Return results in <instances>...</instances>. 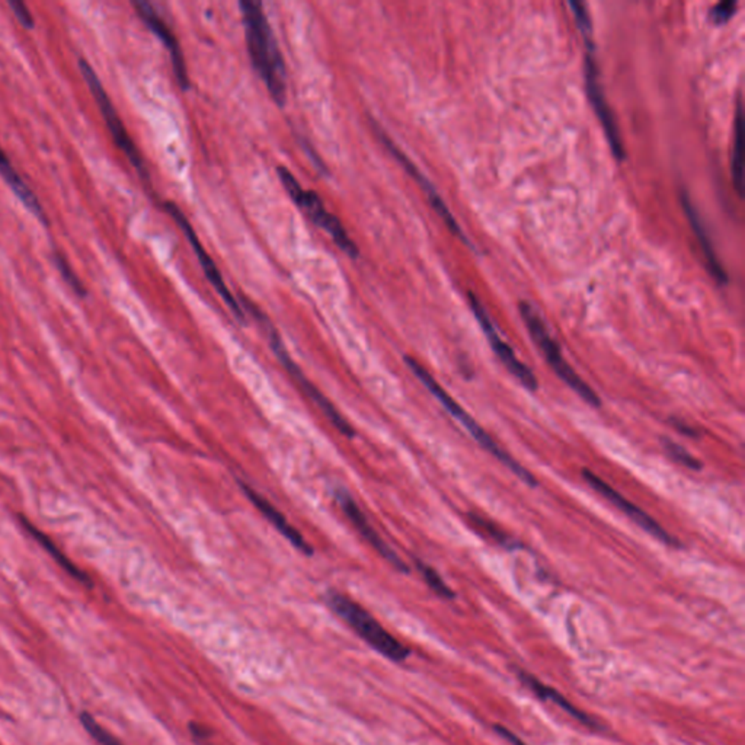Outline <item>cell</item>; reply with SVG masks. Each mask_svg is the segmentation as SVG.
<instances>
[{
	"instance_id": "obj_1",
	"label": "cell",
	"mask_w": 745,
	"mask_h": 745,
	"mask_svg": "<svg viewBox=\"0 0 745 745\" xmlns=\"http://www.w3.org/2000/svg\"><path fill=\"white\" fill-rule=\"evenodd\" d=\"M239 6L242 11L250 61L273 99L278 105H284L287 98L286 66L264 8L254 0H242Z\"/></svg>"
},
{
	"instance_id": "obj_2",
	"label": "cell",
	"mask_w": 745,
	"mask_h": 745,
	"mask_svg": "<svg viewBox=\"0 0 745 745\" xmlns=\"http://www.w3.org/2000/svg\"><path fill=\"white\" fill-rule=\"evenodd\" d=\"M405 361H407L408 367L411 369L412 373L418 377L419 382L427 387L430 393L441 403V407L473 437L476 443H479L487 453H491L503 466H507L527 487H537L536 478L527 469L524 468L523 464H519L508 451L503 450L500 444L495 443L491 435L485 432L482 425L466 409H464L459 402H456L455 399L451 398L443 387L440 386V383L432 377V373L425 367L421 366L412 357H405Z\"/></svg>"
},
{
	"instance_id": "obj_3",
	"label": "cell",
	"mask_w": 745,
	"mask_h": 745,
	"mask_svg": "<svg viewBox=\"0 0 745 745\" xmlns=\"http://www.w3.org/2000/svg\"><path fill=\"white\" fill-rule=\"evenodd\" d=\"M327 603L337 616L341 617L363 641L382 654L383 657L395 662H402L409 657V649L400 644L395 637H392L366 608L351 600L350 597L344 596L341 592L329 591L327 594Z\"/></svg>"
},
{
	"instance_id": "obj_4",
	"label": "cell",
	"mask_w": 745,
	"mask_h": 745,
	"mask_svg": "<svg viewBox=\"0 0 745 745\" xmlns=\"http://www.w3.org/2000/svg\"><path fill=\"white\" fill-rule=\"evenodd\" d=\"M520 313L526 327H527L528 334L536 344L540 353L543 354L544 360L548 361L551 369L555 371L556 376L567 386L571 387L572 391L575 392L576 395L580 396L583 400L589 403L590 407L600 408L601 399L584 380L581 379V376L565 360L559 344L556 343V339L549 332L546 322L540 316L536 307L532 306L530 303L521 302Z\"/></svg>"
},
{
	"instance_id": "obj_5",
	"label": "cell",
	"mask_w": 745,
	"mask_h": 745,
	"mask_svg": "<svg viewBox=\"0 0 745 745\" xmlns=\"http://www.w3.org/2000/svg\"><path fill=\"white\" fill-rule=\"evenodd\" d=\"M278 177L281 179L284 190L293 198V202L305 211L307 218H311L312 222L319 226L321 229L325 230L339 250L350 255L351 258H357L359 257V248L355 245L354 241L350 238L347 229L344 227L343 223L339 222V218L328 211L327 207L323 204L322 198L319 197L314 191L305 190L300 186V182L296 179L295 175L291 174L287 168H278Z\"/></svg>"
},
{
	"instance_id": "obj_6",
	"label": "cell",
	"mask_w": 745,
	"mask_h": 745,
	"mask_svg": "<svg viewBox=\"0 0 745 745\" xmlns=\"http://www.w3.org/2000/svg\"><path fill=\"white\" fill-rule=\"evenodd\" d=\"M246 306L252 309V313H254L255 318L258 319V322L261 323L264 329H266V335H268L271 348L274 351V354L277 355L278 361L282 364V367L286 369L287 373H289V375L293 377V380L297 383V386L302 389L303 393H305L307 398L311 399L312 402H313L314 405H316V407L323 412V416L329 419L332 425H334V427L337 428L341 434L345 435L348 439H353L355 434L354 428L351 427L347 419L341 416V412L334 407V403L330 402L329 399L323 395L322 392L319 391L318 387L314 386L311 380L307 379L306 375L303 373L302 369L295 363V360L291 359L290 354H289V351H287V348L284 347V344H282L281 337L278 335L275 328L271 325L270 321H268V319L264 316V313H261L257 307L252 306V305L250 306V305L246 303Z\"/></svg>"
},
{
	"instance_id": "obj_7",
	"label": "cell",
	"mask_w": 745,
	"mask_h": 745,
	"mask_svg": "<svg viewBox=\"0 0 745 745\" xmlns=\"http://www.w3.org/2000/svg\"><path fill=\"white\" fill-rule=\"evenodd\" d=\"M79 69H81L82 76L85 79L86 85L91 89L93 99L97 101L98 108L101 111L105 124L108 127L109 134L113 136L114 143L129 159L130 163L133 165L134 170H138L140 177L147 179L149 175H147V170H146L145 161H143L140 152L134 145V141L127 133L122 118L118 115L117 109L114 107L113 101L109 99L108 93L102 85L101 79L98 77L97 72L93 70L92 66L89 65L85 59H79Z\"/></svg>"
},
{
	"instance_id": "obj_8",
	"label": "cell",
	"mask_w": 745,
	"mask_h": 745,
	"mask_svg": "<svg viewBox=\"0 0 745 745\" xmlns=\"http://www.w3.org/2000/svg\"><path fill=\"white\" fill-rule=\"evenodd\" d=\"M163 207H165L166 213L174 218L178 227L184 232L186 238L188 239V242H190L191 248H193L194 252L197 255L198 262L202 264V271H204V274H206L210 284L214 287V290L218 291V296L225 300L230 311L234 312V316L241 322H245V313H243L242 307H241V303L238 302V298L232 295V291L229 290V287L226 284L225 280H223V275L220 274V271H218V266L214 264L213 258L207 254L204 246L200 242V239L197 238V234L194 232L193 226L188 222L186 214L182 213L181 209L177 204H174V202H163Z\"/></svg>"
},
{
	"instance_id": "obj_9",
	"label": "cell",
	"mask_w": 745,
	"mask_h": 745,
	"mask_svg": "<svg viewBox=\"0 0 745 745\" xmlns=\"http://www.w3.org/2000/svg\"><path fill=\"white\" fill-rule=\"evenodd\" d=\"M581 475L594 491L598 492L601 496H605L606 500L612 503L617 510H621L629 520L644 528L645 532L655 537L658 542L667 544V546H677L678 544L676 537L671 536L658 521L654 520L653 517L646 514L644 510H641L635 503H630L628 498H624L614 487L606 484L605 480L598 478L594 472L590 471V469H583Z\"/></svg>"
},
{
	"instance_id": "obj_10",
	"label": "cell",
	"mask_w": 745,
	"mask_h": 745,
	"mask_svg": "<svg viewBox=\"0 0 745 745\" xmlns=\"http://www.w3.org/2000/svg\"><path fill=\"white\" fill-rule=\"evenodd\" d=\"M469 297H471L472 311L475 313L476 321L479 322L480 328H482L485 335H487V341H489V345H491L492 350L495 353L496 357L501 360V363L505 366V369L524 387H527L530 392H536L539 389V382H537L536 375L523 361L517 359L514 350L501 338L500 334L494 328V323H492L489 314L487 313L484 306L480 305L479 300L473 295L469 296Z\"/></svg>"
},
{
	"instance_id": "obj_11",
	"label": "cell",
	"mask_w": 745,
	"mask_h": 745,
	"mask_svg": "<svg viewBox=\"0 0 745 745\" xmlns=\"http://www.w3.org/2000/svg\"><path fill=\"white\" fill-rule=\"evenodd\" d=\"M335 498H337V503H338L339 507L343 510L344 514L348 517V520L357 528V532L363 536V539L366 540L367 543L370 544L371 548L375 549L376 552L382 556L383 559H386L398 571L409 572L408 565L382 539L379 533L376 532V528L371 526L366 514L361 511L359 503L353 500V496L347 491L338 489V491L335 492Z\"/></svg>"
},
{
	"instance_id": "obj_12",
	"label": "cell",
	"mask_w": 745,
	"mask_h": 745,
	"mask_svg": "<svg viewBox=\"0 0 745 745\" xmlns=\"http://www.w3.org/2000/svg\"><path fill=\"white\" fill-rule=\"evenodd\" d=\"M133 8L136 9L139 18L145 22L146 27L162 41V44L165 45L166 50L170 52L172 67H174L175 76H177L179 86L182 89L190 88V79H188V73H186L184 54H182L181 47H179V43H178L175 34L172 33V29L168 27L165 20H162L161 15L156 12V9L147 2H140V0L133 2Z\"/></svg>"
},
{
	"instance_id": "obj_13",
	"label": "cell",
	"mask_w": 745,
	"mask_h": 745,
	"mask_svg": "<svg viewBox=\"0 0 745 745\" xmlns=\"http://www.w3.org/2000/svg\"><path fill=\"white\" fill-rule=\"evenodd\" d=\"M585 79H587L590 99H591L592 107L596 109L597 117H598L601 124L605 127L606 136H607L610 147H612L613 152L616 155L617 159H623V146H622L619 130H617L612 109H610L607 101H606L605 92H603L600 81H598L596 61H594V59L590 54L585 59Z\"/></svg>"
},
{
	"instance_id": "obj_14",
	"label": "cell",
	"mask_w": 745,
	"mask_h": 745,
	"mask_svg": "<svg viewBox=\"0 0 745 745\" xmlns=\"http://www.w3.org/2000/svg\"><path fill=\"white\" fill-rule=\"evenodd\" d=\"M376 131H377V136H380V140L383 141V145L386 146L387 150L392 152V155H393V156L400 162V165H402L403 168H405V170L412 175V178L418 182L421 188H423L424 193L427 194L428 200L432 202V206L434 207L435 211L439 213L440 218H443L446 225L450 227L451 232L457 234V236H459L462 241H464V242H468V239L464 238V232L460 229L459 225L456 223L455 218L451 216L450 210H448V207L444 204L443 198L440 197V194L435 191L432 182L428 181L425 175L419 172L418 168H416V166L414 165V163H412V162L409 161V159H408V157L405 156V155H403L395 145H393V141L387 138L386 134L383 133L382 130H380V127H377V125H376Z\"/></svg>"
},
{
	"instance_id": "obj_15",
	"label": "cell",
	"mask_w": 745,
	"mask_h": 745,
	"mask_svg": "<svg viewBox=\"0 0 745 745\" xmlns=\"http://www.w3.org/2000/svg\"><path fill=\"white\" fill-rule=\"evenodd\" d=\"M241 487H242V491L245 492V495L248 496V500L254 503L255 507H257V510L261 512L262 516L266 517V520L270 521V523L277 528V532L280 533L281 536L286 537V539L289 540V542H290L296 549H298V551L305 553V555H313V549H312L311 544L307 543L305 537L298 533L297 528L293 527V526L287 521L286 517L282 516L281 512L278 511L277 508H275L273 503H268L264 496L259 495L258 492L254 491L252 487H248V485L243 484V482H241Z\"/></svg>"
},
{
	"instance_id": "obj_16",
	"label": "cell",
	"mask_w": 745,
	"mask_h": 745,
	"mask_svg": "<svg viewBox=\"0 0 745 745\" xmlns=\"http://www.w3.org/2000/svg\"><path fill=\"white\" fill-rule=\"evenodd\" d=\"M0 177L8 184L9 188L13 191V194L20 198V202L24 204L31 213L36 216L38 220L44 226H49V218L45 214L44 209L38 202L34 191L25 184L24 179L18 174L17 170L13 168L12 163L9 161V157L4 154V150L0 146Z\"/></svg>"
},
{
	"instance_id": "obj_17",
	"label": "cell",
	"mask_w": 745,
	"mask_h": 745,
	"mask_svg": "<svg viewBox=\"0 0 745 745\" xmlns=\"http://www.w3.org/2000/svg\"><path fill=\"white\" fill-rule=\"evenodd\" d=\"M683 206H685L686 214L689 218L692 227H693L694 234H696L699 242H701V250L705 252L706 259H708V266L712 271L713 277L717 278L719 282H726L725 271L722 268L721 262L717 259V252L713 250L712 241L710 236L706 232L705 225L701 222V214L697 213L693 204L690 202L689 197H683Z\"/></svg>"
},
{
	"instance_id": "obj_18",
	"label": "cell",
	"mask_w": 745,
	"mask_h": 745,
	"mask_svg": "<svg viewBox=\"0 0 745 745\" xmlns=\"http://www.w3.org/2000/svg\"><path fill=\"white\" fill-rule=\"evenodd\" d=\"M20 523H22L29 536L33 537L36 543L44 549L45 552L50 553L52 559L56 560L57 564L60 565L61 568L65 569L70 576H73L75 580L81 581L82 584H91V580H89L85 572L77 568L76 565L73 564L72 560L61 552L60 549L57 548V544L47 535L41 532L40 528L36 527L33 523H29L25 517H20Z\"/></svg>"
},
{
	"instance_id": "obj_19",
	"label": "cell",
	"mask_w": 745,
	"mask_h": 745,
	"mask_svg": "<svg viewBox=\"0 0 745 745\" xmlns=\"http://www.w3.org/2000/svg\"><path fill=\"white\" fill-rule=\"evenodd\" d=\"M519 677H520V680L523 681L524 685L527 686L528 689L532 690L533 693H536L540 699L553 701L556 706H559L560 709H564L565 712L569 713L572 717H575L576 721H580L584 725L596 726V722H592L591 717H587L583 710L572 705L571 701H568V699H565V696H562L558 690L552 689L551 686L540 683L537 678L530 676V674L524 673V671H519Z\"/></svg>"
},
{
	"instance_id": "obj_20",
	"label": "cell",
	"mask_w": 745,
	"mask_h": 745,
	"mask_svg": "<svg viewBox=\"0 0 745 745\" xmlns=\"http://www.w3.org/2000/svg\"><path fill=\"white\" fill-rule=\"evenodd\" d=\"M733 181L735 190L741 195L744 194V115H742L741 102H738L735 122H733Z\"/></svg>"
},
{
	"instance_id": "obj_21",
	"label": "cell",
	"mask_w": 745,
	"mask_h": 745,
	"mask_svg": "<svg viewBox=\"0 0 745 745\" xmlns=\"http://www.w3.org/2000/svg\"><path fill=\"white\" fill-rule=\"evenodd\" d=\"M416 568H418V571L421 572L424 581L427 583L428 587H430V589H432L437 596L448 598V600H453V598H455V592H453V590H451L450 587L444 583L443 578L439 575V572L435 571L434 568H432L430 565L424 564L423 560L416 559Z\"/></svg>"
},
{
	"instance_id": "obj_22",
	"label": "cell",
	"mask_w": 745,
	"mask_h": 745,
	"mask_svg": "<svg viewBox=\"0 0 745 745\" xmlns=\"http://www.w3.org/2000/svg\"><path fill=\"white\" fill-rule=\"evenodd\" d=\"M661 444H662V448H664L665 453L669 455V457L677 462V464H683L685 468L692 469V471H701V460L696 459L692 453L686 450L683 446L680 444L676 443L673 440L667 439H661Z\"/></svg>"
},
{
	"instance_id": "obj_23",
	"label": "cell",
	"mask_w": 745,
	"mask_h": 745,
	"mask_svg": "<svg viewBox=\"0 0 745 745\" xmlns=\"http://www.w3.org/2000/svg\"><path fill=\"white\" fill-rule=\"evenodd\" d=\"M81 722L83 728L88 731L89 735L101 745H123L118 741L117 738L114 737L113 733H108L104 726L99 725L95 717H91L89 713L83 712L81 715Z\"/></svg>"
},
{
	"instance_id": "obj_24",
	"label": "cell",
	"mask_w": 745,
	"mask_h": 745,
	"mask_svg": "<svg viewBox=\"0 0 745 745\" xmlns=\"http://www.w3.org/2000/svg\"><path fill=\"white\" fill-rule=\"evenodd\" d=\"M52 259H54L57 270L60 273L63 280L69 284L70 289H72V290L75 291L79 297H85V296L88 295V293H86L85 286L82 284L81 280H79L77 275L75 274V271L70 268L69 262L66 261L65 257L56 250Z\"/></svg>"
},
{
	"instance_id": "obj_25",
	"label": "cell",
	"mask_w": 745,
	"mask_h": 745,
	"mask_svg": "<svg viewBox=\"0 0 745 745\" xmlns=\"http://www.w3.org/2000/svg\"><path fill=\"white\" fill-rule=\"evenodd\" d=\"M569 6H571L572 12H574V17H575L576 25H578L581 34L584 36L585 43L589 45V49L591 50L592 24L589 11H587V6L584 4H581V2H575V0L569 2Z\"/></svg>"
},
{
	"instance_id": "obj_26",
	"label": "cell",
	"mask_w": 745,
	"mask_h": 745,
	"mask_svg": "<svg viewBox=\"0 0 745 745\" xmlns=\"http://www.w3.org/2000/svg\"><path fill=\"white\" fill-rule=\"evenodd\" d=\"M735 9H737V2L725 0V2H721V4H717V6L710 9L709 18L715 24H725L733 17Z\"/></svg>"
},
{
	"instance_id": "obj_27",
	"label": "cell",
	"mask_w": 745,
	"mask_h": 745,
	"mask_svg": "<svg viewBox=\"0 0 745 745\" xmlns=\"http://www.w3.org/2000/svg\"><path fill=\"white\" fill-rule=\"evenodd\" d=\"M9 8L12 9L13 15L20 20V24L27 29L36 28V20L29 12L28 6L20 0H9Z\"/></svg>"
},
{
	"instance_id": "obj_28",
	"label": "cell",
	"mask_w": 745,
	"mask_h": 745,
	"mask_svg": "<svg viewBox=\"0 0 745 745\" xmlns=\"http://www.w3.org/2000/svg\"><path fill=\"white\" fill-rule=\"evenodd\" d=\"M496 733H500L501 737L505 738L508 742H511L512 745H526L523 741H521L520 738L516 737L514 733H510L508 729L503 728V726L496 725L495 726Z\"/></svg>"
},
{
	"instance_id": "obj_29",
	"label": "cell",
	"mask_w": 745,
	"mask_h": 745,
	"mask_svg": "<svg viewBox=\"0 0 745 745\" xmlns=\"http://www.w3.org/2000/svg\"><path fill=\"white\" fill-rule=\"evenodd\" d=\"M671 423H673V427L678 430V432H683V434L689 435V437H696V430L687 425V424L681 423L678 419H671Z\"/></svg>"
}]
</instances>
